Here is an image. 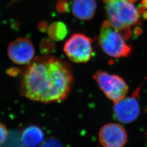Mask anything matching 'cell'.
<instances>
[{"label":"cell","mask_w":147,"mask_h":147,"mask_svg":"<svg viewBox=\"0 0 147 147\" xmlns=\"http://www.w3.org/2000/svg\"><path fill=\"white\" fill-rule=\"evenodd\" d=\"M73 75L67 63L45 56L32 61L21 80V94L30 100L50 103L65 99L73 85Z\"/></svg>","instance_id":"obj_1"},{"label":"cell","mask_w":147,"mask_h":147,"mask_svg":"<svg viewBox=\"0 0 147 147\" xmlns=\"http://www.w3.org/2000/svg\"><path fill=\"white\" fill-rule=\"evenodd\" d=\"M107 21L125 39L133 36L131 28L141 24V15L132 3L127 0H103Z\"/></svg>","instance_id":"obj_2"},{"label":"cell","mask_w":147,"mask_h":147,"mask_svg":"<svg viewBox=\"0 0 147 147\" xmlns=\"http://www.w3.org/2000/svg\"><path fill=\"white\" fill-rule=\"evenodd\" d=\"M124 39L109 21L105 20L103 22L98 41L101 49L106 55L115 58L129 57L132 49Z\"/></svg>","instance_id":"obj_3"},{"label":"cell","mask_w":147,"mask_h":147,"mask_svg":"<svg viewBox=\"0 0 147 147\" xmlns=\"http://www.w3.org/2000/svg\"><path fill=\"white\" fill-rule=\"evenodd\" d=\"M93 78L107 98L114 103L124 98L128 92V85L118 75L98 70Z\"/></svg>","instance_id":"obj_4"},{"label":"cell","mask_w":147,"mask_h":147,"mask_svg":"<svg viewBox=\"0 0 147 147\" xmlns=\"http://www.w3.org/2000/svg\"><path fill=\"white\" fill-rule=\"evenodd\" d=\"M93 40L82 33L73 34L65 42L63 50L68 58L75 63L88 62L93 54Z\"/></svg>","instance_id":"obj_5"},{"label":"cell","mask_w":147,"mask_h":147,"mask_svg":"<svg viewBox=\"0 0 147 147\" xmlns=\"http://www.w3.org/2000/svg\"><path fill=\"white\" fill-rule=\"evenodd\" d=\"M142 84L138 87L131 96L124 98L115 103L113 113L118 121L129 124L134 122L140 113V106L138 98L140 94Z\"/></svg>","instance_id":"obj_6"},{"label":"cell","mask_w":147,"mask_h":147,"mask_svg":"<svg viewBox=\"0 0 147 147\" xmlns=\"http://www.w3.org/2000/svg\"><path fill=\"white\" fill-rule=\"evenodd\" d=\"M8 55L11 61L19 65L31 63L35 55V49L31 41L26 38H19L8 47Z\"/></svg>","instance_id":"obj_7"},{"label":"cell","mask_w":147,"mask_h":147,"mask_svg":"<svg viewBox=\"0 0 147 147\" xmlns=\"http://www.w3.org/2000/svg\"><path fill=\"white\" fill-rule=\"evenodd\" d=\"M99 139L103 147H123L127 141V135L123 126L110 123L100 129Z\"/></svg>","instance_id":"obj_8"},{"label":"cell","mask_w":147,"mask_h":147,"mask_svg":"<svg viewBox=\"0 0 147 147\" xmlns=\"http://www.w3.org/2000/svg\"><path fill=\"white\" fill-rule=\"evenodd\" d=\"M96 9L95 0H73L71 11L76 18L89 20L94 16Z\"/></svg>","instance_id":"obj_9"},{"label":"cell","mask_w":147,"mask_h":147,"mask_svg":"<svg viewBox=\"0 0 147 147\" xmlns=\"http://www.w3.org/2000/svg\"><path fill=\"white\" fill-rule=\"evenodd\" d=\"M44 138V132L36 125L27 126L21 134V143L25 147H38L43 143Z\"/></svg>","instance_id":"obj_10"},{"label":"cell","mask_w":147,"mask_h":147,"mask_svg":"<svg viewBox=\"0 0 147 147\" xmlns=\"http://www.w3.org/2000/svg\"><path fill=\"white\" fill-rule=\"evenodd\" d=\"M49 37L53 40H62L68 33L67 27L61 22H55L51 24L47 29Z\"/></svg>","instance_id":"obj_11"},{"label":"cell","mask_w":147,"mask_h":147,"mask_svg":"<svg viewBox=\"0 0 147 147\" xmlns=\"http://www.w3.org/2000/svg\"><path fill=\"white\" fill-rule=\"evenodd\" d=\"M40 147H64L63 144L55 138L51 137L43 142Z\"/></svg>","instance_id":"obj_12"},{"label":"cell","mask_w":147,"mask_h":147,"mask_svg":"<svg viewBox=\"0 0 147 147\" xmlns=\"http://www.w3.org/2000/svg\"><path fill=\"white\" fill-rule=\"evenodd\" d=\"M8 135V131L5 125L0 123V146L5 141Z\"/></svg>","instance_id":"obj_13"},{"label":"cell","mask_w":147,"mask_h":147,"mask_svg":"<svg viewBox=\"0 0 147 147\" xmlns=\"http://www.w3.org/2000/svg\"><path fill=\"white\" fill-rule=\"evenodd\" d=\"M141 6L147 9V0H142L141 3Z\"/></svg>","instance_id":"obj_14"},{"label":"cell","mask_w":147,"mask_h":147,"mask_svg":"<svg viewBox=\"0 0 147 147\" xmlns=\"http://www.w3.org/2000/svg\"><path fill=\"white\" fill-rule=\"evenodd\" d=\"M127 1H129L130 2H131V3H135V2H136L137 1H138V0H127Z\"/></svg>","instance_id":"obj_15"},{"label":"cell","mask_w":147,"mask_h":147,"mask_svg":"<svg viewBox=\"0 0 147 147\" xmlns=\"http://www.w3.org/2000/svg\"><path fill=\"white\" fill-rule=\"evenodd\" d=\"M60 1H65L66 0H60Z\"/></svg>","instance_id":"obj_16"}]
</instances>
